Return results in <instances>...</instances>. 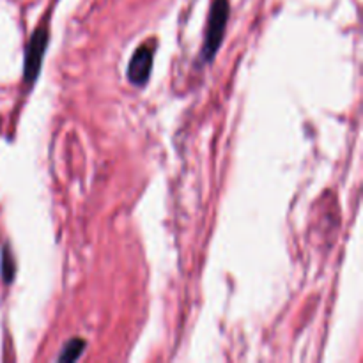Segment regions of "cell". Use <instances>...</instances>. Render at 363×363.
Segmentation results:
<instances>
[{
    "mask_svg": "<svg viewBox=\"0 0 363 363\" xmlns=\"http://www.w3.org/2000/svg\"><path fill=\"white\" fill-rule=\"evenodd\" d=\"M229 0H215L213 2L211 11H209L204 45H202L201 50L202 62H211L213 57L218 52L220 45L223 41V34H225L227 21H229Z\"/></svg>",
    "mask_w": 363,
    "mask_h": 363,
    "instance_id": "6da1fadb",
    "label": "cell"
},
{
    "mask_svg": "<svg viewBox=\"0 0 363 363\" xmlns=\"http://www.w3.org/2000/svg\"><path fill=\"white\" fill-rule=\"evenodd\" d=\"M46 46H48V30H46V27L35 28L27 46V52H25L23 77L27 84H34L35 77L39 74Z\"/></svg>",
    "mask_w": 363,
    "mask_h": 363,
    "instance_id": "7a4b0ae2",
    "label": "cell"
},
{
    "mask_svg": "<svg viewBox=\"0 0 363 363\" xmlns=\"http://www.w3.org/2000/svg\"><path fill=\"white\" fill-rule=\"evenodd\" d=\"M152 59H155V50L151 45H142L131 57L128 64V78L133 85H145L149 80V74L152 69Z\"/></svg>",
    "mask_w": 363,
    "mask_h": 363,
    "instance_id": "3957f363",
    "label": "cell"
},
{
    "mask_svg": "<svg viewBox=\"0 0 363 363\" xmlns=\"http://www.w3.org/2000/svg\"><path fill=\"white\" fill-rule=\"evenodd\" d=\"M85 350V340L82 339H71L69 342L64 346L62 353L59 354V362H74L80 358V354Z\"/></svg>",
    "mask_w": 363,
    "mask_h": 363,
    "instance_id": "277c9868",
    "label": "cell"
},
{
    "mask_svg": "<svg viewBox=\"0 0 363 363\" xmlns=\"http://www.w3.org/2000/svg\"><path fill=\"white\" fill-rule=\"evenodd\" d=\"M2 277H4V282L9 284L13 282V277H14V259L13 254H11L9 248H4L2 252Z\"/></svg>",
    "mask_w": 363,
    "mask_h": 363,
    "instance_id": "5b68a950",
    "label": "cell"
}]
</instances>
